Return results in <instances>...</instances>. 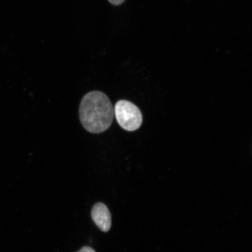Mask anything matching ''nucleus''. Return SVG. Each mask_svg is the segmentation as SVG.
Masks as SVG:
<instances>
[{
  "mask_svg": "<svg viewBox=\"0 0 252 252\" xmlns=\"http://www.w3.org/2000/svg\"><path fill=\"white\" fill-rule=\"evenodd\" d=\"M79 114L81 124L87 131L99 134L110 127L115 113L109 97L105 94L96 91L84 96Z\"/></svg>",
  "mask_w": 252,
  "mask_h": 252,
  "instance_id": "1",
  "label": "nucleus"
},
{
  "mask_svg": "<svg viewBox=\"0 0 252 252\" xmlns=\"http://www.w3.org/2000/svg\"><path fill=\"white\" fill-rule=\"evenodd\" d=\"M114 113L121 127L128 131H133L140 127L143 116L134 104L126 100L116 103Z\"/></svg>",
  "mask_w": 252,
  "mask_h": 252,
  "instance_id": "2",
  "label": "nucleus"
},
{
  "mask_svg": "<svg viewBox=\"0 0 252 252\" xmlns=\"http://www.w3.org/2000/svg\"><path fill=\"white\" fill-rule=\"evenodd\" d=\"M91 216L94 222L102 231L106 232L109 231L112 225V217L105 204L102 203L94 204Z\"/></svg>",
  "mask_w": 252,
  "mask_h": 252,
  "instance_id": "3",
  "label": "nucleus"
},
{
  "mask_svg": "<svg viewBox=\"0 0 252 252\" xmlns=\"http://www.w3.org/2000/svg\"><path fill=\"white\" fill-rule=\"evenodd\" d=\"M110 4L114 5H120L125 1V0H108Z\"/></svg>",
  "mask_w": 252,
  "mask_h": 252,
  "instance_id": "4",
  "label": "nucleus"
},
{
  "mask_svg": "<svg viewBox=\"0 0 252 252\" xmlns=\"http://www.w3.org/2000/svg\"><path fill=\"white\" fill-rule=\"evenodd\" d=\"M77 252H96L92 248L89 247H84L80 251Z\"/></svg>",
  "mask_w": 252,
  "mask_h": 252,
  "instance_id": "5",
  "label": "nucleus"
}]
</instances>
